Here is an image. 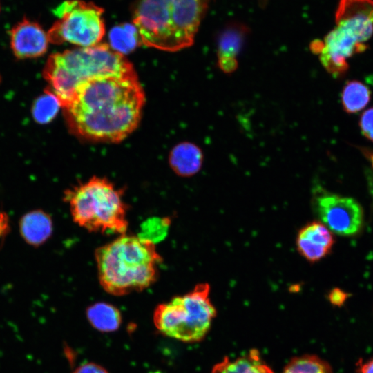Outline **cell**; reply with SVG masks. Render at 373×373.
I'll return each instance as SVG.
<instances>
[{
	"label": "cell",
	"mask_w": 373,
	"mask_h": 373,
	"mask_svg": "<svg viewBox=\"0 0 373 373\" xmlns=\"http://www.w3.org/2000/svg\"><path fill=\"white\" fill-rule=\"evenodd\" d=\"M211 373H274L262 360L259 352L252 350L247 354L231 360L225 357L212 369Z\"/></svg>",
	"instance_id": "cell-15"
},
{
	"label": "cell",
	"mask_w": 373,
	"mask_h": 373,
	"mask_svg": "<svg viewBox=\"0 0 373 373\" xmlns=\"http://www.w3.org/2000/svg\"><path fill=\"white\" fill-rule=\"evenodd\" d=\"M371 98L369 88L358 80L347 82L342 90L341 102L344 111L356 113L364 108Z\"/></svg>",
	"instance_id": "cell-17"
},
{
	"label": "cell",
	"mask_w": 373,
	"mask_h": 373,
	"mask_svg": "<svg viewBox=\"0 0 373 373\" xmlns=\"http://www.w3.org/2000/svg\"><path fill=\"white\" fill-rule=\"evenodd\" d=\"M367 152H368V155H369V156L371 157V160H372V162H373V154H372V153H370V151H367Z\"/></svg>",
	"instance_id": "cell-26"
},
{
	"label": "cell",
	"mask_w": 373,
	"mask_h": 373,
	"mask_svg": "<svg viewBox=\"0 0 373 373\" xmlns=\"http://www.w3.org/2000/svg\"><path fill=\"white\" fill-rule=\"evenodd\" d=\"M211 0H139L133 22L141 42L174 52L189 47Z\"/></svg>",
	"instance_id": "cell-3"
},
{
	"label": "cell",
	"mask_w": 373,
	"mask_h": 373,
	"mask_svg": "<svg viewBox=\"0 0 373 373\" xmlns=\"http://www.w3.org/2000/svg\"><path fill=\"white\" fill-rule=\"evenodd\" d=\"M92 326L101 332H110L117 329L122 323L119 310L114 305L98 302L90 305L86 312Z\"/></svg>",
	"instance_id": "cell-16"
},
{
	"label": "cell",
	"mask_w": 373,
	"mask_h": 373,
	"mask_svg": "<svg viewBox=\"0 0 373 373\" xmlns=\"http://www.w3.org/2000/svg\"><path fill=\"white\" fill-rule=\"evenodd\" d=\"M61 106L57 97L46 89L33 104L32 109L33 118L39 124H48L55 117Z\"/></svg>",
	"instance_id": "cell-19"
},
{
	"label": "cell",
	"mask_w": 373,
	"mask_h": 373,
	"mask_svg": "<svg viewBox=\"0 0 373 373\" xmlns=\"http://www.w3.org/2000/svg\"><path fill=\"white\" fill-rule=\"evenodd\" d=\"M329 300L335 305H341L347 298V294L339 289L331 291L329 295Z\"/></svg>",
	"instance_id": "cell-24"
},
{
	"label": "cell",
	"mask_w": 373,
	"mask_h": 373,
	"mask_svg": "<svg viewBox=\"0 0 373 373\" xmlns=\"http://www.w3.org/2000/svg\"><path fill=\"white\" fill-rule=\"evenodd\" d=\"M296 242L299 254L309 262H315L331 251L334 238L324 224L313 221L299 230Z\"/></svg>",
	"instance_id": "cell-11"
},
{
	"label": "cell",
	"mask_w": 373,
	"mask_h": 373,
	"mask_svg": "<svg viewBox=\"0 0 373 373\" xmlns=\"http://www.w3.org/2000/svg\"><path fill=\"white\" fill-rule=\"evenodd\" d=\"M73 373H108L103 367L93 363H86L76 368Z\"/></svg>",
	"instance_id": "cell-22"
},
{
	"label": "cell",
	"mask_w": 373,
	"mask_h": 373,
	"mask_svg": "<svg viewBox=\"0 0 373 373\" xmlns=\"http://www.w3.org/2000/svg\"><path fill=\"white\" fill-rule=\"evenodd\" d=\"M109 39V46L121 54L132 50L141 41L136 27L130 23H123L113 28Z\"/></svg>",
	"instance_id": "cell-18"
},
{
	"label": "cell",
	"mask_w": 373,
	"mask_h": 373,
	"mask_svg": "<svg viewBox=\"0 0 373 373\" xmlns=\"http://www.w3.org/2000/svg\"><path fill=\"white\" fill-rule=\"evenodd\" d=\"M19 231L27 245L33 247L42 246L52 235V217L43 209H36L29 211L20 218Z\"/></svg>",
	"instance_id": "cell-12"
},
{
	"label": "cell",
	"mask_w": 373,
	"mask_h": 373,
	"mask_svg": "<svg viewBox=\"0 0 373 373\" xmlns=\"http://www.w3.org/2000/svg\"><path fill=\"white\" fill-rule=\"evenodd\" d=\"M144 102V93L134 70L89 81L64 108L68 124L77 135L117 142L137 128Z\"/></svg>",
	"instance_id": "cell-1"
},
{
	"label": "cell",
	"mask_w": 373,
	"mask_h": 373,
	"mask_svg": "<svg viewBox=\"0 0 373 373\" xmlns=\"http://www.w3.org/2000/svg\"><path fill=\"white\" fill-rule=\"evenodd\" d=\"M355 373H373V358L366 361L359 359L356 365Z\"/></svg>",
	"instance_id": "cell-23"
},
{
	"label": "cell",
	"mask_w": 373,
	"mask_h": 373,
	"mask_svg": "<svg viewBox=\"0 0 373 373\" xmlns=\"http://www.w3.org/2000/svg\"><path fill=\"white\" fill-rule=\"evenodd\" d=\"M203 162L201 149L191 142H182L173 148L169 154V164L178 175L189 177L196 174Z\"/></svg>",
	"instance_id": "cell-14"
},
{
	"label": "cell",
	"mask_w": 373,
	"mask_h": 373,
	"mask_svg": "<svg viewBox=\"0 0 373 373\" xmlns=\"http://www.w3.org/2000/svg\"><path fill=\"white\" fill-rule=\"evenodd\" d=\"M10 45L19 59L35 58L43 55L48 49V37L37 22L23 19L10 31Z\"/></svg>",
	"instance_id": "cell-10"
},
{
	"label": "cell",
	"mask_w": 373,
	"mask_h": 373,
	"mask_svg": "<svg viewBox=\"0 0 373 373\" xmlns=\"http://www.w3.org/2000/svg\"><path fill=\"white\" fill-rule=\"evenodd\" d=\"M95 260L100 285L114 296L149 287L157 280L162 261L153 240L126 233L97 248Z\"/></svg>",
	"instance_id": "cell-2"
},
{
	"label": "cell",
	"mask_w": 373,
	"mask_h": 373,
	"mask_svg": "<svg viewBox=\"0 0 373 373\" xmlns=\"http://www.w3.org/2000/svg\"><path fill=\"white\" fill-rule=\"evenodd\" d=\"M9 229L8 217L6 213H0V238Z\"/></svg>",
	"instance_id": "cell-25"
},
{
	"label": "cell",
	"mask_w": 373,
	"mask_h": 373,
	"mask_svg": "<svg viewBox=\"0 0 373 373\" xmlns=\"http://www.w3.org/2000/svg\"><path fill=\"white\" fill-rule=\"evenodd\" d=\"M134 71L126 57L107 44L79 47L51 55L44 69L52 93L65 108L78 90L95 78L118 75Z\"/></svg>",
	"instance_id": "cell-4"
},
{
	"label": "cell",
	"mask_w": 373,
	"mask_h": 373,
	"mask_svg": "<svg viewBox=\"0 0 373 373\" xmlns=\"http://www.w3.org/2000/svg\"><path fill=\"white\" fill-rule=\"evenodd\" d=\"M359 126L363 135L373 142V107L365 110L361 115Z\"/></svg>",
	"instance_id": "cell-21"
},
{
	"label": "cell",
	"mask_w": 373,
	"mask_h": 373,
	"mask_svg": "<svg viewBox=\"0 0 373 373\" xmlns=\"http://www.w3.org/2000/svg\"><path fill=\"white\" fill-rule=\"evenodd\" d=\"M283 373H333L328 363L314 355H305L293 358Z\"/></svg>",
	"instance_id": "cell-20"
},
{
	"label": "cell",
	"mask_w": 373,
	"mask_h": 373,
	"mask_svg": "<svg viewBox=\"0 0 373 373\" xmlns=\"http://www.w3.org/2000/svg\"><path fill=\"white\" fill-rule=\"evenodd\" d=\"M209 292L208 283H200L189 293L160 304L153 314L156 328L162 334L184 342L202 340L216 314Z\"/></svg>",
	"instance_id": "cell-6"
},
{
	"label": "cell",
	"mask_w": 373,
	"mask_h": 373,
	"mask_svg": "<svg viewBox=\"0 0 373 373\" xmlns=\"http://www.w3.org/2000/svg\"><path fill=\"white\" fill-rule=\"evenodd\" d=\"M316 196L315 207L318 215L332 232L349 236L361 230L364 211L357 200L323 189H320Z\"/></svg>",
	"instance_id": "cell-9"
},
{
	"label": "cell",
	"mask_w": 373,
	"mask_h": 373,
	"mask_svg": "<svg viewBox=\"0 0 373 373\" xmlns=\"http://www.w3.org/2000/svg\"><path fill=\"white\" fill-rule=\"evenodd\" d=\"M247 29L234 25L222 32L218 39V65L224 73H231L238 68V55L243 45Z\"/></svg>",
	"instance_id": "cell-13"
},
{
	"label": "cell",
	"mask_w": 373,
	"mask_h": 373,
	"mask_svg": "<svg viewBox=\"0 0 373 373\" xmlns=\"http://www.w3.org/2000/svg\"><path fill=\"white\" fill-rule=\"evenodd\" d=\"M72 219L90 232L126 233L127 205L123 190L105 178L94 176L64 191Z\"/></svg>",
	"instance_id": "cell-5"
},
{
	"label": "cell",
	"mask_w": 373,
	"mask_h": 373,
	"mask_svg": "<svg viewBox=\"0 0 373 373\" xmlns=\"http://www.w3.org/2000/svg\"><path fill=\"white\" fill-rule=\"evenodd\" d=\"M104 9L91 2L67 0L54 10L58 18L47 32L49 41L64 42L79 47H90L100 43L105 34Z\"/></svg>",
	"instance_id": "cell-7"
},
{
	"label": "cell",
	"mask_w": 373,
	"mask_h": 373,
	"mask_svg": "<svg viewBox=\"0 0 373 373\" xmlns=\"http://www.w3.org/2000/svg\"><path fill=\"white\" fill-rule=\"evenodd\" d=\"M336 26L323 41L311 43V50L318 55L325 69L336 78L344 75L349 68L347 61L356 53L364 52L367 46L361 40L359 31L351 21L336 18Z\"/></svg>",
	"instance_id": "cell-8"
}]
</instances>
